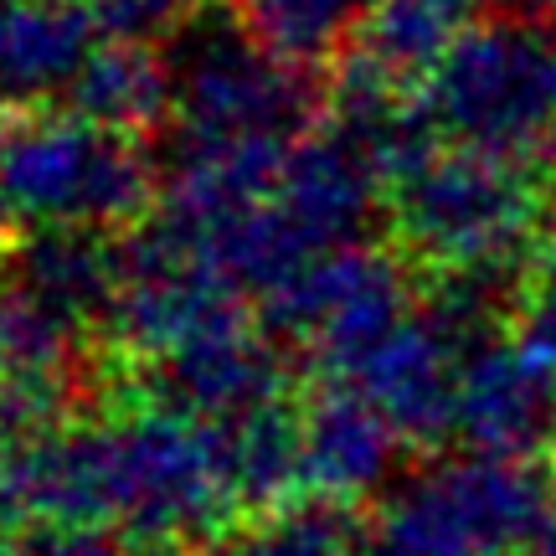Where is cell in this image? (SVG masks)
Returning a JSON list of instances; mask_svg holds the SVG:
<instances>
[{
	"label": "cell",
	"mask_w": 556,
	"mask_h": 556,
	"mask_svg": "<svg viewBox=\"0 0 556 556\" xmlns=\"http://www.w3.org/2000/svg\"><path fill=\"white\" fill-rule=\"evenodd\" d=\"M531 217L516 180L490 165H448L433 186V232L458 253H495Z\"/></svg>",
	"instance_id": "obj_2"
},
{
	"label": "cell",
	"mask_w": 556,
	"mask_h": 556,
	"mask_svg": "<svg viewBox=\"0 0 556 556\" xmlns=\"http://www.w3.org/2000/svg\"><path fill=\"white\" fill-rule=\"evenodd\" d=\"M448 114L479 139H526L556 119V47L490 31L448 67Z\"/></svg>",
	"instance_id": "obj_1"
},
{
	"label": "cell",
	"mask_w": 556,
	"mask_h": 556,
	"mask_svg": "<svg viewBox=\"0 0 556 556\" xmlns=\"http://www.w3.org/2000/svg\"><path fill=\"white\" fill-rule=\"evenodd\" d=\"M11 191L41 206H114L129 191V165L109 150H88V139H31L11 165Z\"/></svg>",
	"instance_id": "obj_3"
},
{
	"label": "cell",
	"mask_w": 556,
	"mask_h": 556,
	"mask_svg": "<svg viewBox=\"0 0 556 556\" xmlns=\"http://www.w3.org/2000/svg\"><path fill=\"white\" fill-rule=\"evenodd\" d=\"M345 5L351 0H258V16L283 47H309L345 16Z\"/></svg>",
	"instance_id": "obj_5"
},
{
	"label": "cell",
	"mask_w": 556,
	"mask_h": 556,
	"mask_svg": "<svg viewBox=\"0 0 556 556\" xmlns=\"http://www.w3.org/2000/svg\"><path fill=\"white\" fill-rule=\"evenodd\" d=\"M67 52H73V31H62L31 11H0V83H11V88L41 83L52 67H67L62 62Z\"/></svg>",
	"instance_id": "obj_4"
}]
</instances>
